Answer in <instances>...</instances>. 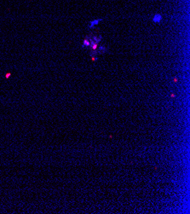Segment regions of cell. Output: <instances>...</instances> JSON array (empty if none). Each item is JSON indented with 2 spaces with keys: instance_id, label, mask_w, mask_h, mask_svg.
<instances>
[{
  "instance_id": "obj_1",
  "label": "cell",
  "mask_w": 190,
  "mask_h": 214,
  "mask_svg": "<svg viewBox=\"0 0 190 214\" xmlns=\"http://www.w3.org/2000/svg\"><path fill=\"white\" fill-rule=\"evenodd\" d=\"M162 21V15L160 14H155L153 17V22L155 23H159Z\"/></svg>"
},
{
  "instance_id": "obj_2",
  "label": "cell",
  "mask_w": 190,
  "mask_h": 214,
  "mask_svg": "<svg viewBox=\"0 0 190 214\" xmlns=\"http://www.w3.org/2000/svg\"><path fill=\"white\" fill-rule=\"evenodd\" d=\"M101 21H102V19H96V20H94V21H92V22H91V23H90V25H89V28H93L95 26L98 25L99 22H101Z\"/></svg>"
},
{
  "instance_id": "obj_3",
  "label": "cell",
  "mask_w": 190,
  "mask_h": 214,
  "mask_svg": "<svg viewBox=\"0 0 190 214\" xmlns=\"http://www.w3.org/2000/svg\"><path fill=\"white\" fill-rule=\"evenodd\" d=\"M83 47H91V41H90V38H85L83 42Z\"/></svg>"
}]
</instances>
